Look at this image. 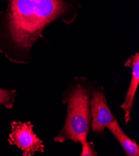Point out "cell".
Instances as JSON below:
<instances>
[{
  "label": "cell",
  "mask_w": 139,
  "mask_h": 156,
  "mask_svg": "<svg viewBox=\"0 0 139 156\" xmlns=\"http://www.w3.org/2000/svg\"><path fill=\"white\" fill-rule=\"evenodd\" d=\"M81 6L77 0H8L0 11V52L13 63H29L43 30L58 20L71 24Z\"/></svg>",
  "instance_id": "1"
},
{
  "label": "cell",
  "mask_w": 139,
  "mask_h": 156,
  "mask_svg": "<svg viewBox=\"0 0 139 156\" xmlns=\"http://www.w3.org/2000/svg\"><path fill=\"white\" fill-rule=\"evenodd\" d=\"M17 94L16 90H5L0 88V105L7 109L13 107Z\"/></svg>",
  "instance_id": "7"
},
{
  "label": "cell",
  "mask_w": 139,
  "mask_h": 156,
  "mask_svg": "<svg viewBox=\"0 0 139 156\" xmlns=\"http://www.w3.org/2000/svg\"><path fill=\"white\" fill-rule=\"evenodd\" d=\"M96 83L85 77H75L63 93V103L67 106L64 126L54 138L56 143L71 141L82 144L87 141L90 128V98Z\"/></svg>",
  "instance_id": "2"
},
{
  "label": "cell",
  "mask_w": 139,
  "mask_h": 156,
  "mask_svg": "<svg viewBox=\"0 0 139 156\" xmlns=\"http://www.w3.org/2000/svg\"><path fill=\"white\" fill-rule=\"evenodd\" d=\"M90 112L92 131L98 135H102L107 124L116 118L108 106L104 88L101 86H96L92 91Z\"/></svg>",
  "instance_id": "4"
},
{
  "label": "cell",
  "mask_w": 139,
  "mask_h": 156,
  "mask_svg": "<svg viewBox=\"0 0 139 156\" xmlns=\"http://www.w3.org/2000/svg\"><path fill=\"white\" fill-rule=\"evenodd\" d=\"M125 66L131 68L132 76L125 100L120 107L124 113L123 120L126 124H128L131 120L134 97L139 82V53L136 52L134 55L130 56L126 62Z\"/></svg>",
  "instance_id": "5"
},
{
  "label": "cell",
  "mask_w": 139,
  "mask_h": 156,
  "mask_svg": "<svg viewBox=\"0 0 139 156\" xmlns=\"http://www.w3.org/2000/svg\"><path fill=\"white\" fill-rule=\"evenodd\" d=\"M106 128L113 134L114 137L117 140L126 155H139V146L135 141L130 139L123 132L116 118L109 124H108Z\"/></svg>",
  "instance_id": "6"
},
{
  "label": "cell",
  "mask_w": 139,
  "mask_h": 156,
  "mask_svg": "<svg viewBox=\"0 0 139 156\" xmlns=\"http://www.w3.org/2000/svg\"><path fill=\"white\" fill-rule=\"evenodd\" d=\"M34 125L31 121H14L11 122V132L8 141L10 145L17 146L24 156H32L36 152H44L42 141L33 131Z\"/></svg>",
  "instance_id": "3"
},
{
  "label": "cell",
  "mask_w": 139,
  "mask_h": 156,
  "mask_svg": "<svg viewBox=\"0 0 139 156\" xmlns=\"http://www.w3.org/2000/svg\"><path fill=\"white\" fill-rule=\"evenodd\" d=\"M81 156H96L97 152L95 149L94 145L92 142H87V141L82 144Z\"/></svg>",
  "instance_id": "8"
}]
</instances>
